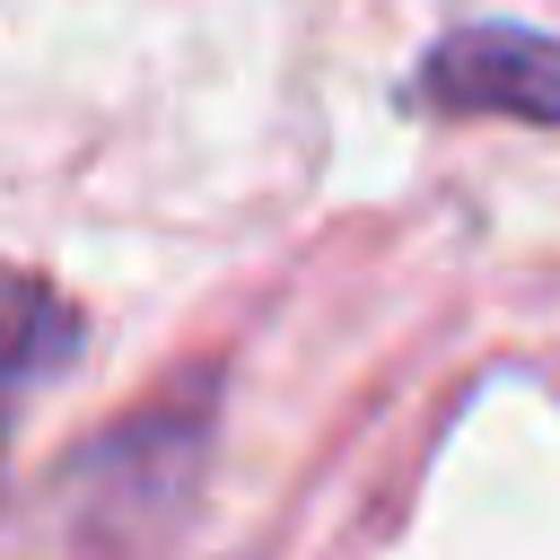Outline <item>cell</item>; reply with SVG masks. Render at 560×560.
Here are the masks:
<instances>
[{"mask_svg": "<svg viewBox=\"0 0 560 560\" xmlns=\"http://www.w3.org/2000/svg\"><path fill=\"white\" fill-rule=\"evenodd\" d=\"M420 105L438 114H508V122H560V35H534V26H455L420 52V79H411Z\"/></svg>", "mask_w": 560, "mask_h": 560, "instance_id": "cell-1", "label": "cell"}, {"mask_svg": "<svg viewBox=\"0 0 560 560\" xmlns=\"http://www.w3.org/2000/svg\"><path fill=\"white\" fill-rule=\"evenodd\" d=\"M18 306H26V341H18V385H35V376H44L52 359H61V350H44V341H52V298H44V280H26V289H18Z\"/></svg>", "mask_w": 560, "mask_h": 560, "instance_id": "cell-2", "label": "cell"}]
</instances>
